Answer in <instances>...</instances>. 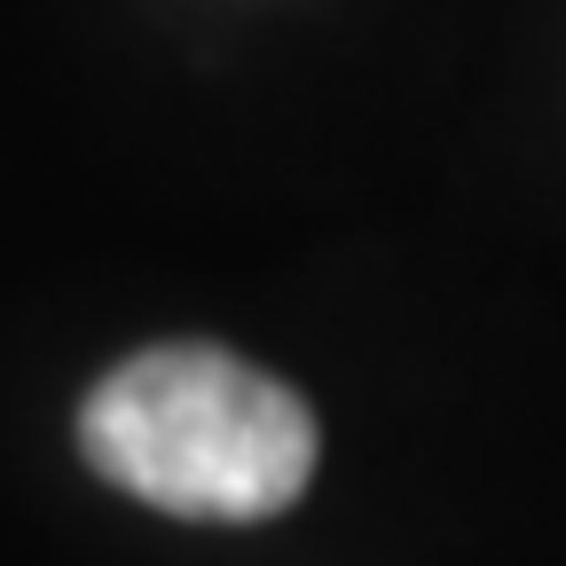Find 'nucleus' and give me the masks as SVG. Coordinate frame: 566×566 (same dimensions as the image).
Returning <instances> with one entry per match:
<instances>
[{
    "label": "nucleus",
    "mask_w": 566,
    "mask_h": 566,
    "mask_svg": "<svg viewBox=\"0 0 566 566\" xmlns=\"http://www.w3.org/2000/svg\"><path fill=\"white\" fill-rule=\"evenodd\" d=\"M87 464L174 520H275L315 480L307 401L221 346L118 363L80 409Z\"/></svg>",
    "instance_id": "1"
}]
</instances>
